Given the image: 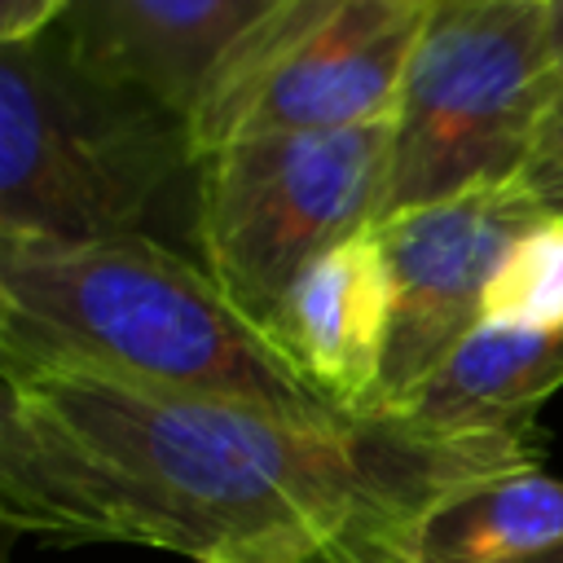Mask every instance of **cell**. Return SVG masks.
<instances>
[{
	"label": "cell",
	"mask_w": 563,
	"mask_h": 563,
	"mask_svg": "<svg viewBox=\"0 0 563 563\" xmlns=\"http://www.w3.org/2000/svg\"><path fill=\"white\" fill-rule=\"evenodd\" d=\"M0 369H70L286 418H343L198 260L154 238H0Z\"/></svg>",
	"instance_id": "2"
},
{
	"label": "cell",
	"mask_w": 563,
	"mask_h": 563,
	"mask_svg": "<svg viewBox=\"0 0 563 563\" xmlns=\"http://www.w3.org/2000/svg\"><path fill=\"white\" fill-rule=\"evenodd\" d=\"M211 563H224V559H211Z\"/></svg>",
	"instance_id": "18"
},
{
	"label": "cell",
	"mask_w": 563,
	"mask_h": 563,
	"mask_svg": "<svg viewBox=\"0 0 563 563\" xmlns=\"http://www.w3.org/2000/svg\"><path fill=\"white\" fill-rule=\"evenodd\" d=\"M391 119L339 132H282L198 158V264L268 330L295 277L387 211Z\"/></svg>",
	"instance_id": "5"
},
{
	"label": "cell",
	"mask_w": 563,
	"mask_h": 563,
	"mask_svg": "<svg viewBox=\"0 0 563 563\" xmlns=\"http://www.w3.org/2000/svg\"><path fill=\"white\" fill-rule=\"evenodd\" d=\"M198 216L185 119L88 75L48 31L0 53V238L167 242Z\"/></svg>",
	"instance_id": "3"
},
{
	"label": "cell",
	"mask_w": 563,
	"mask_h": 563,
	"mask_svg": "<svg viewBox=\"0 0 563 563\" xmlns=\"http://www.w3.org/2000/svg\"><path fill=\"white\" fill-rule=\"evenodd\" d=\"M519 563H563V541H554L550 550H541V554H532V559H519Z\"/></svg>",
	"instance_id": "17"
},
{
	"label": "cell",
	"mask_w": 563,
	"mask_h": 563,
	"mask_svg": "<svg viewBox=\"0 0 563 563\" xmlns=\"http://www.w3.org/2000/svg\"><path fill=\"white\" fill-rule=\"evenodd\" d=\"M554 92L550 0H435L391 114L383 220L523 176Z\"/></svg>",
	"instance_id": "4"
},
{
	"label": "cell",
	"mask_w": 563,
	"mask_h": 563,
	"mask_svg": "<svg viewBox=\"0 0 563 563\" xmlns=\"http://www.w3.org/2000/svg\"><path fill=\"white\" fill-rule=\"evenodd\" d=\"M435 0H282L207 79L189 114L194 158L282 132H339L396 114Z\"/></svg>",
	"instance_id": "6"
},
{
	"label": "cell",
	"mask_w": 563,
	"mask_h": 563,
	"mask_svg": "<svg viewBox=\"0 0 563 563\" xmlns=\"http://www.w3.org/2000/svg\"><path fill=\"white\" fill-rule=\"evenodd\" d=\"M0 515L53 541L194 563H396L440 497L532 466V431L449 435L396 413L286 418L70 369H0Z\"/></svg>",
	"instance_id": "1"
},
{
	"label": "cell",
	"mask_w": 563,
	"mask_h": 563,
	"mask_svg": "<svg viewBox=\"0 0 563 563\" xmlns=\"http://www.w3.org/2000/svg\"><path fill=\"white\" fill-rule=\"evenodd\" d=\"M541 216L537 189L515 176L374 224L391 268V343L369 413H396L484 321V295L501 255Z\"/></svg>",
	"instance_id": "7"
},
{
	"label": "cell",
	"mask_w": 563,
	"mask_h": 563,
	"mask_svg": "<svg viewBox=\"0 0 563 563\" xmlns=\"http://www.w3.org/2000/svg\"><path fill=\"white\" fill-rule=\"evenodd\" d=\"M563 387V330L479 321L396 409L449 435H519Z\"/></svg>",
	"instance_id": "10"
},
{
	"label": "cell",
	"mask_w": 563,
	"mask_h": 563,
	"mask_svg": "<svg viewBox=\"0 0 563 563\" xmlns=\"http://www.w3.org/2000/svg\"><path fill=\"white\" fill-rule=\"evenodd\" d=\"M550 53H554V79L563 84V0H550Z\"/></svg>",
	"instance_id": "16"
},
{
	"label": "cell",
	"mask_w": 563,
	"mask_h": 563,
	"mask_svg": "<svg viewBox=\"0 0 563 563\" xmlns=\"http://www.w3.org/2000/svg\"><path fill=\"white\" fill-rule=\"evenodd\" d=\"M264 334L321 400L369 413L391 343V268L378 229L312 260Z\"/></svg>",
	"instance_id": "9"
},
{
	"label": "cell",
	"mask_w": 563,
	"mask_h": 563,
	"mask_svg": "<svg viewBox=\"0 0 563 563\" xmlns=\"http://www.w3.org/2000/svg\"><path fill=\"white\" fill-rule=\"evenodd\" d=\"M563 541V479L537 462L440 497L396 545V563H519Z\"/></svg>",
	"instance_id": "11"
},
{
	"label": "cell",
	"mask_w": 563,
	"mask_h": 563,
	"mask_svg": "<svg viewBox=\"0 0 563 563\" xmlns=\"http://www.w3.org/2000/svg\"><path fill=\"white\" fill-rule=\"evenodd\" d=\"M66 0H0V44H31L57 31Z\"/></svg>",
	"instance_id": "13"
},
{
	"label": "cell",
	"mask_w": 563,
	"mask_h": 563,
	"mask_svg": "<svg viewBox=\"0 0 563 563\" xmlns=\"http://www.w3.org/2000/svg\"><path fill=\"white\" fill-rule=\"evenodd\" d=\"M523 180L537 189V198H541L545 211L563 216V163H532L523 172Z\"/></svg>",
	"instance_id": "15"
},
{
	"label": "cell",
	"mask_w": 563,
	"mask_h": 563,
	"mask_svg": "<svg viewBox=\"0 0 563 563\" xmlns=\"http://www.w3.org/2000/svg\"><path fill=\"white\" fill-rule=\"evenodd\" d=\"M282 0H66L62 48L97 79L185 119L229 48Z\"/></svg>",
	"instance_id": "8"
},
{
	"label": "cell",
	"mask_w": 563,
	"mask_h": 563,
	"mask_svg": "<svg viewBox=\"0 0 563 563\" xmlns=\"http://www.w3.org/2000/svg\"><path fill=\"white\" fill-rule=\"evenodd\" d=\"M532 163H563V84H559V92H554V101H550V110L541 119V136H537Z\"/></svg>",
	"instance_id": "14"
},
{
	"label": "cell",
	"mask_w": 563,
	"mask_h": 563,
	"mask_svg": "<svg viewBox=\"0 0 563 563\" xmlns=\"http://www.w3.org/2000/svg\"><path fill=\"white\" fill-rule=\"evenodd\" d=\"M484 321L563 330V216L545 211L510 242L488 282Z\"/></svg>",
	"instance_id": "12"
}]
</instances>
